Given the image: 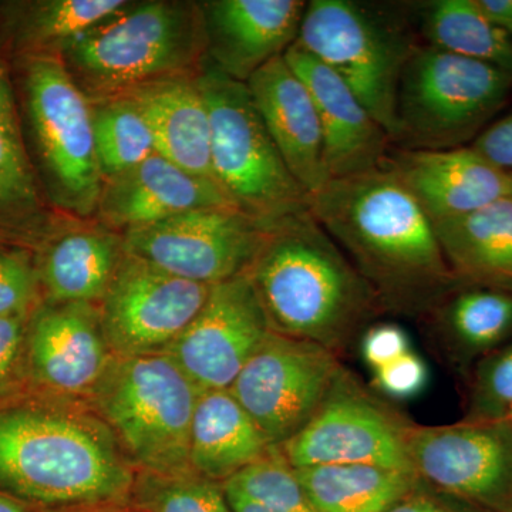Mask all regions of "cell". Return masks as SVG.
I'll return each mask as SVG.
<instances>
[{"mask_svg":"<svg viewBox=\"0 0 512 512\" xmlns=\"http://www.w3.org/2000/svg\"><path fill=\"white\" fill-rule=\"evenodd\" d=\"M512 74L500 67L414 47L400 77L397 134L406 150H447L476 140L503 109Z\"/></svg>","mask_w":512,"mask_h":512,"instance_id":"cell-5","label":"cell"},{"mask_svg":"<svg viewBox=\"0 0 512 512\" xmlns=\"http://www.w3.org/2000/svg\"><path fill=\"white\" fill-rule=\"evenodd\" d=\"M510 174H511V181H512V173H510Z\"/></svg>","mask_w":512,"mask_h":512,"instance_id":"cell-48","label":"cell"},{"mask_svg":"<svg viewBox=\"0 0 512 512\" xmlns=\"http://www.w3.org/2000/svg\"><path fill=\"white\" fill-rule=\"evenodd\" d=\"M224 485L247 495L271 512H316L278 447H272L261 460Z\"/></svg>","mask_w":512,"mask_h":512,"instance_id":"cell-31","label":"cell"},{"mask_svg":"<svg viewBox=\"0 0 512 512\" xmlns=\"http://www.w3.org/2000/svg\"><path fill=\"white\" fill-rule=\"evenodd\" d=\"M37 279L22 255L0 251V316L32 315Z\"/></svg>","mask_w":512,"mask_h":512,"instance_id":"cell-34","label":"cell"},{"mask_svg":"<svg viewBox=\"0 0 512 512\" xmlns=\"http://www.w3.org/2000/svg\"><path fill=\"white\" fill-rule=\"evenodd\" d=\"M29 316H0V394L15 392L25 377L23 352Z\"/></svg>","mask_w":512,"mask_h":512,"instance_id":"cell-36","label":"cell"},{"mask_svg":"<svg viewBox=\"0 0 512 512\" xmlns=\"http://www.w3.org/2000/svg\"><path fill=\"white\" fill-rule=\"evenodd\" d=\"M316 512H386L416 476L372 464L293 468Z\"/></svg>","mask_w":512,"mask_h":512,"instance_id":"cell-27","label":"cell"},{"mask_svg":"<svg viewBox=\"0 0 512 512\" xmlns=\"http://www.w3.org/2000/svg\"><path fill=\"white\" fill-rule=\"evenodd\" d=\"M407 453L414 476L431 487L487 512H512L510 417L412 423Z\"/></svg>","mask_w":512,"mask_h":512,"instance_id":"cell-11","label":"cell"},{"mask_svg":"<svg viewBox=\"0 0 512 512\" xmlns=\"http://www.w3.org/2000/svg\"><path fill=\"white\" fill-rule=\"evenodd\" d=\"M127 5L123 0H52L37 9L35 30L43 42L62 43L66 49Z\"/></svg>","mask_w":512,"mask_h":512,"instance_id":"cell-32","label":"cell"},{"mask_svg":"<svg viewBox=\"0 0 512 512\" xmlns=\"http://www.w3.org/2000/svg\"><path fill=\"white\" fill-rule=\"evenodd\" d=\"M0 128H16L12 96L2 69H0Z\"/></svg>","mask_w":512,"mask_h":512,"instance_id":"cell-42","label":"cell"},{"mask_svg":"<svg viewBox=\"0 0 512 512\" xmlns=\"http://www.w3.org/2000/svg\"><path fill=\"white\" fill-rule=\"evenodd\" d=\"M272 447L229 390L200 393L191 426L192 471L225 484Z\"/></svg>","mask_w":512,"mask_h":512,"instance_id":"cell-23","label":"cell"},{"mask_svg":"<svg viewBox=\"0 0 512 512\" xmlns=\"http://www.w3.org/2000/svg\"><path fill=\"white\" fill-rule=\"evenodd\" d=\"M386 512H487L416 478L412 487Z\"/></svg>","mask_w":512,"mask_h":512,"instance_id":"cell-38","label":"cell"},{"mask_svg":"<svg viewBox=\"0 0 512 512\" xmlns=\"http://www.w3.org/2000/svg\"><path fill=\"white\" fill-rule=\"evenodd\" d=\"M426 363L412 350L375 372L376 386L396 399L416 396L427 384Z\"/></svg>","mask_w":512,"mask_h":512,"instance_id":"cell-37","label":"cell"},{"mask_svg":"<svg viewBox=\"0 0 512 512\" xmlns=\"http://www.w3.org/2000/svg\"><path fill=\"white\" fill-rule=\"evenodd\" d=\"M409 350L410 343L406 332L393 323L373 326L363 336V357L373 372L399 359Z\"/></svg>","mask_w":512,"mask_h":512,"instance_id":"cell-39","label":"cell"},{"mask_svg":"<svg viewBox=\"0 0 512 512\" xmlns=\"http://www.w3.org/2000/svg\"><path fill=\"white\" fill-rule=\"evenodd\" d=\"M128 508L138 512H232L224 484L195 471H136Z\"/></svg>","mask_w":512,"mask_h":512,"instance_id":"cell-30","label":"cell"},{"mask_svg":"<svg viewBox=\"0 0 512 512\" xmlns=\"http://www.w3.org/2000/svg\"><path fill=\"white\" fill-rule=\"evenodd\" d=\"M0 512H43L32 507V505L23 503L18 498L0 491Z\"/></svg>","mask_w":512,"mask_h":512,"instance_id":"cell-44","label":"cell"},{"mask_svg":"<svg viewBox=\"0 0 512 512\" xmlns=\"http://www.w3.org/2000/svg\"><path fill=\"white\" fill-rule=\"evenodd\" d=\"M454 362L468 365L488 355L512 335V292L464 285L434 312Z\"/></svg>","mask_w":512,"mask_h":512,"instance_id":"cell-26","label":"cell"},{"mask_svg":"<svg viewBox=\"0 0 512 512\" xmlns=\"http://www.w3.org/2000/svg\"><path fill=\"white\" fill-rule=\"evenodd\" d=\"M30 194L32 177L18 128H0V202L22 200Z\"/></svg>","mask_w":512,"mask_h":512,"instance_id":"cell-35","label":"cell"},{"mask_svg":"<svg viewBox=\"0 0 512 512\" xmlns=\"http://www.w3.org/2000/svg\"><path fill=\"white\" fill-rule=\"evenodd\" d=\"M204 49V15L183 3L150 2L127 6L67 46L66 52L77 74L103 97L181 76Z\"/></svg>","mask_w":512,"mask_h":512,"instance_id":"cell-7","label":"cell"},{"mask_svg":"<svg viewBox=\"0 0 512 512\" xmlns=\"http://www.w3.org/2000/svg\"><path fill=\"white\" fill-rule=\"evenodd\" d=\"M272 329L247 274L212 285L204 308L167 355L201 390H228Z\"/></svg>","mask_w":512,"mask_h":512,"instance_id":"cell-15","label":"cell"},{"mask_svg":"<svg viewBox=\"0 0 512 512\" xmlns=\"http://www.w3.org/2000/svg\"><path fill=\"white\" fill-rule=\"evenodd\" d=\"M211 288L124 251L99 303L111 353L130 357L167 352L204 308Z\"/></svg>","mask_w":512,"mask_h":512,"instance_id":"cell-13","label":"cell"},{"mask_svg":"<svg viewBox=\"0 0 512 512\" xmlns=\"http://www.w3.org/2000/svg\"><path fill=\"white\" fill-rule=\"evenodd\" d=\"M309 211L348 256L382 313L433 315L461 284L436 229L386 165L326 181Z\"/></svg>","mask_w":512,"mask_h":512,"instance_id":"cell-1","label":"cell"},{"mask_svg":"<svg viewBox=\"0 0 512 512\" xmlns=\"http://www.w3.org/2000/svg\"><path fill=\"white\" fill-rule=\"evenodd\" d=\"M247 86L288 170L309 195L318 191L326 183L323 134L308 87L284 56L256 70Z\"/></svg>","mask_w":512,"mask_h":512,"instance_id":"cell-21","label":"cell"},{"mask_svg":"<svg viewBox=\"0 0 512 512\" xmlns=\"http://www.w3.org/2000/svg\"><path fill=\"white\" fill-rule=\"evenodd\" d=\"M30 113L46 163L77 212L99 204L104 178L92 103L59 59L36 57L28 76Z\"/></svg>","mask_w":512,"mask_h":512,"instance_id":"cell-14","label":"cell"},{"mask_svg":"<svg viewBox=\"0 0 512 512\" xmlns=\"http://www.w3.org/2000/svg\"><path fill=\"white\" fill-rule=\"evenodd\" d=\"M342 369L338 353L272 330L228 390L279 447L312 420Z\"/></svg>","mask_w":512,"mask_h":512,"instance_id":"cell-10","label":"cell"},{"mask_svg":"<svg viewBox=\"0 0 512 512\" xmlns=\"http://www.w3.org/2000/svg\"><path fill=\"white\" fill-rule=\"evenodd\" d=\"M476 3L497 28L512 37V0H476Z\"/></svg>","mask_w":512,"mask_h":512,"instance_id":"cell-41","label":"cell"},{"mask_svg":"<svg viewBox=\"0 0 512 512\" xmlns=\"http://www.w3.org/2000/svg\"><path fill=\"white\" fill-rule=\"evenodd\" d=\"M97 207L104 221L127 231L191 211L237 205L217 181L187 173L154 153L136 167L104 180Z\"/></svg>","mask_w":512,"mask_h":512,"instance_id":"cell-20","label":"cell"},{"mask_svg":"<svg viewBox=\"0 0 512 512\" xmlns=\"http://www.w3.org/2000/svg\"><path fill=\"white\" fill-rule=\"evenodd\" d=\"M248 275L274 332L339 356L382 313L365 279L309 208L266 229Z\"/></svg>","mask_w":512,"mask_h":512,"instance_id":"cell-3","label":"cell"},{"mask_svg":"<svg viewBox=\"0 0 512 512\" xmlns=\"http://www.w3.org/2000/svg\"><path fill=\"white\" fill-rule=\"evenodd\" d=\"M200 393L167 353L114 356L87 403L136 471L184 473Z\"/></svg>","mask_w":512,"mask_h":512,"instance_id":"cell-4","label":"cell"},{"mask_svg":"<svg viewBox=\"0 0 512 512\" xmlns=\"http://www.w3.org/2000/svg\"><path fill=\"white\" fill-rule=\"evenodd\" d=\"M117 94V93H116ZM143 114L161 157L198 177L211 178V121L197 79L165 77L120 92Z\"/></svg>","mask_w":512,"mask_h":512,"instance_id":"cell-22","label":"cell"},{"mask_svg":"<svg viewBox=\"0 0 512 512\" xmlns=\"http://www.w3.org/2000/svg\"><path fill=\"white\" fill-rule=\"evenodd\" d=\"M433 224L461 284L512 292V195Z\"/></svg>","mask_w":512,"mask_h":512,"instance_id":"cell-24","label":"cell"},{"mask_svg":"<svg viewBox=\"0 0 512 512\" xmlns=\"http://www.w3.org/2000/svg\"><path fill=\"white\" fill-rule=\"evenodd\" d=\"M295 43L338 74L394 141L397 89L416 47L399 22L365 3L312 0Z\"/></svg>","mask_w":512,"mask_h":512,"instance_id":"cell-8","label":"cell"},{"mask_svg":"<svg viewBox=\"0 0 512 512\" xmlns=\"http://www.w3.org/2000/svg\"><path fill=\"white\" fill-rule=\"evenodd\" d=\"M127 507H92L74 508V510L43 511V512H124Z\"/></svg>","mask_w":512,"mask_h":512,"instance_id":"cell-45","label":"cell"},{"mask_svg":"<svg viewBox=\"0 0 512 512\" xmlns=\"http://www.w3.org/2000/svg\"><path fill=\"white\" fill-rule=\"evenodd\" d=\"M94 141L104 180L157 153L143 114L123 94L103 96L92 104Z\"/></svg>","mask_w":512,"mask_h":512,"instance_id":"cell-29","label":"cell"},{"mask_svg":"<svg viewBox=\"0 0 512 512\" xmlns=\"http://www.w3.org/2000/svg\"><path fill=\"white\" fill-rule=\"evenodd\" d=\"M136 468L89 403L0 394V491L40 511L127 507Z\"/></svg>","mask_w":512,"mask_h":512,"instance_id":"cell-2","label":"cell"},{"mask_svg":"<svg viewBox=\"0 0 512 512\" xmlns=\"http://www.w3.org/2000/svg\"><path fill=\"white\" fill-rule=\"evenodd\" d=\"M471 147L494 167L512 173V111L485 128Z\"/></svg>","mask_w":512,"mask_h":512,"instance_id":"cell-40","label":"cell"},{"mask_svg":"<svg viewBox=\"0 0 512 512\" xmlns=\"http://www.w3.org/2000/svg\"><path fill=\"white\" fill-rule=\"evenodd\" d=\"M123 256V241L107 232L79 231L59 239L47 252L42 268L50 302L97 305Z\"/></svg>","mask_w":512,"mask_h":512,"instance_id":"cell-25","label":"cell"},{"mask_svg":"<svg viewBox=\"0 0 512 512\" xmlns=\"http://www.w3.org/2000/svg\"><path fill=\"white\" fill-rule=\"evenodd\" d=\"M124 512H138V511L131 510V508H128V507H127V508H126V511H124Z\"/></svg>","mask_w":512,"mask_h":512,"instance_id":"cell-46","label":"cell"},{"mask_svg":"<svg viewBox=\"0 0 512 512\" xmlns=\"http://www.w3.org/2000/svg\"><path fill=\"white\" fill-rule=\"evenodd\" d=\"M508 417H510L511 424H512V412L510 413V416H508Z\"/></svg>","mask_w":512,"mask_h":512,"instance_id":"cell-47","label":"cell"},{"mask_svg":"<svg viewBox=\"0 0 512 512\" xmlns=\"http://www.w3.org/2000/svg\"><path fill=\"white\" fill-rule=\"evenodd\" d=\"M284 57L315 101L323 134L326 181L382 167L392 140L348 84L296 43Z\"/></svg>","mask_w":512,"mask_h":512,"instance_id":"cell-17","label":"cell"},{"mask_svg":"<svg viewBox=\"0 0 512 512\" xmlns=\"http://www.w3.org/2000/svg\"><path fill=\"white\" fill-rule=\"evenodd\" d=\"M423 32L429 46L512 74V37L481 12L476 0L427 3Z\"/></svg>","mask_w":512,"mask_h":512,"instance_id":"cell-28","label":"cell"},{"mask_svg":"<svg viewBox=\"0 0 512 512\" xmlns=\"http://www.w3.org/2000/svg\"><path fill=\"white\" fill-rule=\"evenodd\" d=\"M308 3L302 0H215L205 5L207 49L222 73L249 77L298 40Z\"/></svg>","mask_w":512,"mask_h":512,"instance_id":"cell-19","label":"cell"},{"mask_svg":"<svg viewBox=\"0 0 512 512\" xmlns=\"http://www.w3.org/2000/svg\"><path fill=\"white\" fill-rule=\"evenodd\" d=\"M225 493H227L228 503L231 505L232 512H271L264 505L256 503L247 495L239 493L234 488L224 485Z\"/></svg>","mask_w":512,"mask_h":512,"instance_id":"cell-43","label":"cell"},{"mask_svg":"<svg viewBox=\"0 0 512 512\" xmlns=\"http://www.w3.org/2000/svg\"><path fill=\"white\" fill-rule=\"evenodd\" d=\"M384 165L402 181L433 222L480 210L512 195L511 174L488 163L473 147L400 150Z\"/></svg>","mask_w":512,"mask_h":512,"instance_id":"cell-18","label":"cell"},{"mask_svg":"<svg viewBox=\"0 0 512 512\" xmlns=\"http://www.w3.org/2000/svg\"><path fill=\"white\" fill-rule=\"evenodd\" d=\"M265 238L266 229L237 208H207L127 229L123 245L165 272L217 285L247 274Z\"/></svg>","mask_w":512,"mask_h":512,"instance_id":"cell-12","label":"cell"},{"mask_svg":"<svg viewBox=\"0 0 512 512\" xmlns=\"http://www.w3.org/2000/svg\"><path fill=\"white\" fill-rule=\"evenodd\" d=\"M211 121L215 181L239 211L265 229L309 208V194L282 160L247 83L218 70L197 77Z\"/></svg>","mask_w":512,"mask_h":512,"instance_id":"cell-6","label":"cell"},{"mask_svg":"<svg viewBox=\"0 0 512 512\" xmlns=\"http://www.w3.org/2000/svg\"><path fill=\"white\" fill-rule=\"evenodd\" d=\"M512 412V343L477 362L470 386L467 417L503 419Z\"/></svg>","mask_w":512,"mask_h":512,"instance_id":"cell-33","label":"cell"},{"mask_svg":"<svg viewBox=\"0 0 512 512\" xmlns=\"http://www.w3.org/2000/svg\"><path fill=\"white\" fill-rule=\"evenodd\" d=\"M113 357L94 303L49 302L29 319L23 372L39 392L87 403Z\"/></svg>","mask_w":512,"mask_h":512,"instance_id":"cell-16","label":"cell"},{"mask_svg":"<svg viewBox=\"0 0 512 512\" xmlns=\"http://www.w3.org/2000/svg\"><path fill=\"white\" fill-rule=\"evenodd\" d=\"M410 426L343 367L312 420L278 448L292 468L372 464L414 474Z\"/></svg>","mask_w":512,"mask_h":512,"instance_id":"cell-9","label":"cell"}]
</instances>
